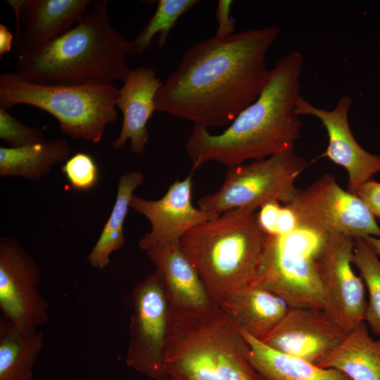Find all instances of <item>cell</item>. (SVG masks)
I'll return each mask as SVG.
<instances>
[{"mask_svg": "<svg viewBox=\"0 0 380 380\" xmlns=\"http://www.w3.org/2000/svg\"><path fill=\"white\" fill-rule=\"evenodd\" d=\"M118 89L116 106L122 111L123 122L119 136L113 142L115 149L122 148L129 140V151L142 153L150 134L146 124L156 110L155 97L162 86L156 72L150 67L130 70Z\"/></svg>", "mask_w": 380, "mask_h": 380, "instance_id": "cell-18", "label": "cell"}, {"mask_svg": "<svg viewBox=\"0 0 380 380\" xmlns=\"http://www.w3.org/2000/svg\"><path fill=\"white\" fill-rule=\"evenodd\" d=\"M232 1L220 0L215 12L218 27L215 36L227 37L234 34L236 20L230 16Z\"/></svg>", "mask_w": 380, "mask_h": 380, "instance_id": "cell-30", "label": "cell"}, {"mask_svg": "<svg viewBox=\"0 0 380 380\" xmlns=\"http://www.w3.org/2000/svg\"><path fill=\"white\" fill-rule=\"evenodd\" d=\"M170 315L165 353L169 380H264L248 359L239 329L220 307Z\"/></svg>", "mask_w": 380, "mask_h": 380, "instance_id": "cell-5", "label": "cell"}, {"mask_svg": "<svg viewBox=\"0 0 380 380\" xmlns=\"http://www.w3.org/2000/svg\"><path fill=\"white\" fill-rule=\"evenodd\" d=\"M220 308L239 329L260 341L279 323L289 309L278 296L253 284L232 293Z\"/></svg>", "mask_w": 380, "mask_h": 380, "instance_id": "cell-19", "label": "cell"}, {"mask_svg": "<svg viewBox=\"0 0 380 380\" xmlns=\"http://www.w3.org/2000/svg\"><path fill=\"white\" fill-rule=\"evenodd\" d=\"M355 239L321 236L314 260L323 293V311L346 334L365 322L367 301L363 280L352 270Z\"/></svg>", "mask_w": 380, "mask_h": 380, "instance_id": "cell-11", "label": "cell"}, {"mask_svg": "<svg viewBox=\"0 0 380 380\" xmlns=\"http://www.w3.org/2000/svg\"><path fill=\"white\" fill-rule=\"evenodd\" d=\"M40 270L16 239H0V308L25 331H37L49 320L48 302L38 286Z\"/></svg>", "mask_w": 380, "mask_h": 380, "instance_id": "cell-12", "label": "cell"}, {"mask_svg": "<svg viewBox=\"0 0 380 380\" xmlns=\"http://www.w3.org/2000/svg\"><path fill=\"white\" fill-rule=\"evenodd\" d=\"M0 138L10 148H23L41 144L46 141L38 127L23 125L0 107Z\"/></svg>", "mask_w": 380, "mask_h": 380, "instance_id": "cell-27", "label": "cell"}, {"mask_svg": "<svg viewBox=\"0 0 380 380\" xmlns=\"http://www.w3.org/2000/svg\"><path fill=\"white\" fill-rule=\"evenodd\" d=\"M144 175L140 171L124 173L118 182V193L111 214L102 232L87 256L89 265L99 270L105 269L110 263V255L121 248L125 239L123 224L128 213L134 191L143 183Z\"/></svg>", "mask_w": 380, "mask_h": 380, "instance_id": "cell-24", "label": "cell"}, {"mask_svg": "<svg viewBox=\"0 0 380 380\" xmlns=\"http://www.w3.org/2000/svg\"><path fill=\"white\" fill-rule=\"evenodd\" d=\"M296 231L287 235L267 234L252 283L281 298L289 308L322 310V288L314 253L298 246Z\"/></svg>", "mask_w": 380, "mask_h": 380, "instance_id": "cell-9", "label": "cell"}, {"mask_svg": "<svg viewBox=\"0 0 380 380\" xmlns=\"http://www.w3.org/2000/svg\"><path fill=\"white\" fill-rule=\"evenodd\" d=\"M288 207L297 229L319 236L343 234L353 239L380 236L375 216L357 195L343 189L332 174H325L303 190Z\"/></svg>", "mask_w": 380, "mask_h": 380, "instance_id": "cell-8", "label": "cell"}, {"mask_svg": "<svg viewBox=\"0 0 380 380\" xmlns=\"http://www.w3.org/2000/svg\"><path fill=\"white\" fill-rule=\"evenodd\" d=\"M267 233L256 210H229L187 231L179 246L216 307L234 291L252 284Z\"/></svg>", "mask_w": 380, "mask_h": 380, "instance_id": "cell-4", "label": "cell"}, {"mask_svg": "<svg viewBox=\"0 0 380 380\" xmlns=\"http://www.w3.org/2000/svg\"><path fill=\"white\" fill-rule=\"evenodd\" d=\"M132 300L126 364L152 379L169 380L165 353L170 308L163 277L157 269L136 284Z\"/></svg>", "mask_w": 380, "mask_h": 380, "instance_id": "cell-10", "label": "cell"}, {"mask_svg": "<svg viewBox=\"0 0 380 380\" xmlns=\"http://www.w3.org/2000/svg\"><path fill=\"white\" fill-rule=\"evenodd\" d=\"M318 366L338 369L352 380H380V338L373 339L362 322Z\"/></svg>", "mask_w": 380, "mask_h": 380, "instance_id": "cell-21", "label": "cell"}, {"mask_svg": "<svg viewBox=\"0 0 380 380\" xmlns=\"http://www.w3.org/2000/svg\"><path fill=\"white\" fill-rule=\"evenodd\" d=\"M303 61L297 51L283 56L258 99L221 134L194 125L185 144L191 172L209 161L229 167L293 149L301 127L295 110Z\"/></svg>", "mask_w": 380, "mask_h": 380, "instance_id": "cell-2", "label": "cell"}, {"mask_svg": "<svg viewBox=\"0 0 380 380\" xmlns=\"http://www.w3.org/2000/svg\"><path fill=\"white\" fill-rule=\"evenodd\" d=\"M108 0H95L68 31L39 48L17 53L15 72L50 85H110L124 80L128 55L137 53L110 22Z\"/></svg>", "mask_w": 380, "mask_h": 380, "instance_id": "cell-3", "label": "cell"}, {"mask_svg": "<svg viewBox=\"0 0 380 380\" xmlns=\"http://www.w3.org/2000/svg\"><path fill=\"white\" fill-rule=\"evenodd\" d=\"M70 154V145L63 137L23 148L1 147L0 176L37 181L56 164L65 162Z\"/></svg>", "mask_w": 380, "mask_h": 380, "instance_id": "cell-23", "label": "cell"}, {"mask_svg": "<svg viewBox=\"0 0 380 380\" xmlns=\"http://www.w3.org/2000/svg\"><path fill=\"white\" fill-rule=\"evenodd\" d=\"M192 172L182 181L172 183L160 199L148 200L133 195L129 207L145 216L151 229L139 242L144 251L156 245L179 243L182 236L197 224L217 217L195 208L191 203Z\"/></svg>", "mask_w": 380, "mask_h": 380, "instance_id": "cell-15", "label": "cell"}, {"mask_svg": "<svg viewBox=\"0 0 380 380\" xmlns=\"http://www.w3.org/2000/svg\"><path fill=\"white\" fill-rule=\"evenodd\" d=\"M351 104L352 99L344 95L333 110H327L314 106L300 96L295 112L298 116H313L322 122L329 137V144L322 156L346 170L347 191L357 195L362 184L380 172V156L367 152L353 135L348 121Z\"/></svg>", "mask_w": 380, "mask_h": 380, "instance_id": "cell-13", "label": "cell"}, {"mask_svg": "<svg viewBox=\"0 0 380 380\" xmlns=\"http://www.w3.org/2000/svg\"><path fill=\"white\" fill-rule=\"evenodd\" d=\"M352 264L359 270L368 290L365 322L380 338V260L364 239H355Z\"/></svg>", "mask_w": 380, "mask_h": 380, "instance_id": "cell-25", "label": "cell"}, {"mask_svg": "<svg viewBox=\"0 0 380 380\" xmlns=\"http://www.w3.org/2000/svg\"><path fill=\"white\" fill-rule=\"evenodd\" d=\"M279 33L270 25L195 44L156 93V110L207 129L231 124L266 85L265 57Z\"/></svg>", "mask_w": 380, "mask_h": 380, "instance_id": "cell-1", "label": "cell"}, {"mask_svg": "<svg viewBox=\"0 0 380 380\" xmlns=\"http://www.w3.org/2000/svg\"><path fill=\"white\" fill-rule=\"evenodd\" d=\"M258 218L262 229L270 234L287 235L298 230L291 210L277 202L269 203L260 208Z\"/></svg>", "mask_w": 380, "mask_h": 380, "instance_id": "cell-29", "label": "cell"}, {"mask_svg": "<svg viewBox=\"0 0 380 380\" xmlns=\"http://www.w3.org/2000/svg\"><path fill=\"white\" fill-rule=\"evenodd\" d=\"M377 255H380V236H367L364 238Z\"/></svg>", "mask_w": 380, "mask_h": 380, "instance_id": "cell-33", "label": "cell"}, {"mask_svg": "<svg viewBox=\"0 0 380 380\" xmlns=\"http://www.w3.org/2000/svg\"><path fill=\"white\" fill-rule=\"evenodd\" d=\"M200 2L199 0H159L153 15L133 41L137 53L150 49L156 34H158V48L163 49L178 19Z\"/></svg>", "mask_w": 380, "mask_h": 380, "instance_id": "cell-26", "label": "cell"}, {"mask_svg": "<svg viewBox=\"0 0 380 380\" xmlns=\"http://www.w3.org/2000/svg\"><path fill=\"white\" fill-rule=\"evenodd\" d=\"M61 170L71 186L76 190L87 191L92 188L98 178L95 161L87 153L78 152L69 158Z\"/></svg>", "mask_w": 380, "mask_h": 380, "instance_id": "cell-28", "label": "cell"}, {"mask_svg": "<svg viewBox=\"0 0 380 380\" xmlns=\"http://www.w3.org/2000/svg\"><path fill=\"white\" fill-rule=\"evenodd\" d=\"M13 39V34L5 25L0 24V58L11 51Z\"/></svg>", "mask_w": 380, "mask_h": 380, "instance_id": "cell-32", "label": "cell"}, {"mask_svg": "<svg viewBox=\"0 0 380 380\" xmlns=\"http://www.w3.org/2000/svg\"><path fill=\"white\" fill-rule=\"evenodd\" d=\"M15 17L17 53L46 45L70 30L90 0H8Z\"/></svg>", "mask_w": 380, "mask_h": 380, "instance_id": "cell-16", "label": "cell"}, {"mask_svg": "<svg viewBox=\"0 0 380 380\" xmlns=\"http://www.w3.org/2000/svg\"><path fill=\"white\" fill-rule=\"evenodd\" d=\"M146 251L163 277L170 313L193 314L216 307L179 243L156 245Z\"/></svg>", "mask_w": 380, "mask_h": 380, "instance_id": "cell-17", "label": "cell"}, {"mask_svg": "<svg viewBox=\"0 0 380 380\" xmlns=\"http://www.w3.org/2000/svg\"><path fill=\"white\" fill-rule=\"evenodd\" d=\"M346 335L323 310L289 308L261 341L277 351L319 365Z\"/></svg>", "mask_w": 380, "mask_h": 380, "instance_id": "cell-14", "label": "cell"}, {"mask_svg": "<svg viewBox=\"0 0 380 380\" xmlns=\"http://www.w3.org/2000/svg\"><path fill=\"white\" fill-rule=\"evenodd\" d=\"M118 89L110 85H50L32 82L15 72L0 76V107L39 108L56 118L69 137L98 143L118 118Z\"/></svg>", "mask_w": 380, "mask_h": 380, "instance_id": "cell-6", "label": "cell"}, {"mask_svg": "<svg viewBox=\"0 0 380 380\" xmlns=\"http://www.w3.org/2000/svg\"><path fill=\"white\" fill-rule=\"evenodd\" d=\"M357 196L374 216L380 218V182L373 179L366 182L360 186Z\"/></svg>", "mask_w": 380, "mask_h": 380, "instance_id": "cell-31", "label": "cell"}, {"mask_svg": "<svg viewBox=\"0 0 380 380\" xmlns=\"http://www.w3.org/2000/svg\"><path fill=\"white\" fill-rule=\"evenodd\" d=\"M44 334L25 331L0 317V380H33V368L43 349Z\"/></svg>", "mask_w": 380, "mask_h": 380, "instance_id": "cell-22", "label": "cell"}, {"mask_svg": "<svg viewBox=\"0 0 380 380\" xmlns=\"http://www.w3.org/2000/svg\"><path fill=\"white\" fill-rule=\"evenodd\" d=\"M239 330L248 346V359L264 380H352L338 369L277 351Z\"/></svg>", "mask_w": 380, "mask_h": 380, "instance_id": "cell-20", "label": "cell"}, {"mask_svg": "<svg viewBox=\"0 0 380 380\" xmlns=\"http://www.w3.org/2000/svg\"><path fill=\"white\" fill-rule=\"evenodd\" d=\"M308 163L293 149L228 167L216 192L198 201V208L216 216L237 208L256 210L272 203H290L298 189L295 182Z\"/></svg>", "mask_w": 380, "mask_h": 380, "instance_id": "cell-7", "label": "cell"}]
</instances>
